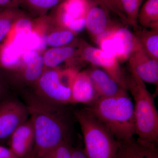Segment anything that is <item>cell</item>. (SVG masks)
<instances>
[{
    "mask_svg": "<svg viewBox=\"0 0 158 158\" xmlns=\"http://www.w3.org/2000/svg\"><path fill=\"white\" fill-rule=\"evenodd\" d=\"M45 69L42 53L31 50L24 55L17 68L10 71L3 70L11 89L22 92L31 90Z\"/></svg>",
    "mask_w": 158,
    "mask_h": 158,
    "instance_id": "ba28073f",
    "label": "cell"
},
{
    "mask_svg": "<svg viewBox=\"0 0 158 158\" xmlns=\"http://www.w3.org/2000/svg\"><path fill=\"white\" fill-rule=\"evenodd\" d=\"M30 117L25 104L13 98L0 102V142L9 139L19 126Z\"/></svg>",
    "mask_w": 158,
    "mask_h": 158,
    "instance_id": "9c48e42d",
    "label": "cell"
},
{
    "mask_svg": "<svg viewBox=\"0 0 158 158\" xmlns=\"http://www.w3.org/2000/svg\"><path fill=\"white\" fill-rule=\"evenodd\" d=\"M95 42L98 48L114 55L120 64L127 61L133 52L141 46L134 33L118 23Z\"/></svg>",
    "mask_w": 158,
    "mask_h": 158,
    "instance_id": "52a82bcc",
    "label": "cell"
},
{
    "mask_svg": "<svg viewBox=\"0 0 158 158\" xmlns=\"http://www.w3.org/2000/svg\"><path fill=\"white\" fill-rule=\"evenodd\" d=\"M23 158H35V157H34L33 156H32L30 154L29 155Z\"/></svg>",
    "mask_w": 158,
    "mask_h": 158,
    "instance_id": "f546056e",
    "label": "cell"
},
{
    "mask_svg": "<svg viewBox=\"0 0 158 158\" xmlns=\"http://www.w3.org/2000/svg\"><path fill=\"white\" fill-rule=\"evenodd\" d=\"M116 158H158V145L134 138L119 141Z\"/></svg>",
    "mask_w": 158,
    "mask_h": 158,
    "instance_id": "9a60e30c",
    "label": "cell"
},
{
    "mask_svg": "<svg viewBox=\"0 0 158 158\" xmlns=\"http://www.w3.org/2000/svg\"><path fill=\"white\" fill-rule=\"evenodd\" d=\"M21 0H0V8H19Z\"/></svg>",
    "mask_w": 158,
    "mask_h": 158,
    "instance_id": "4316f807",
    "label": "cell"
},
{
    "mask_svg": "<svg viewBox=\"0 0 158 158\" xmlns=\"http://www.w3.org/2000/svg\"><path fill=\"white\" fill-rule=\"evenodd\" d=\"M84 63H90L101 69L122 88L128 90V78L117 58L81 40L78 53L72 60L71 64L78 68L79 66Z\"/></svg>",
    "mask_w": 158,
    "mask_h": 158,
    "instance_id": "8992f818",
    "label": "cell"
},
{
    "mask_svg": "<svg viewBox=\"0 0 158 158\" xmlns=\"http://www.w3.org/2000/svg\"><path fill=\"white\" fill-rule=\"evenodd\" d=\"M9 140V148L19 158L31 154L34 146V131L30 117L14 131Z\"/></svg>",
    "mask_w": 158,
    "mask_h": 158,
    "instance_id": "7c38bea8",
    "label": "cell"
},
{
    "mask_svg": "<svg viewBox=\"0 0 158 158\" xmlns=\"http://www.w3.org/2000/svg\"><path fill=\"white\" fill-rule=\"evenodd\" d=\"M98 98L87 70L79 71L72 86L71 104L90 105Z\"/></svg>",
    "mask_w": 158,
    "mask_h": 158,
    "instance_id": "4fadbf2b",
    "label": "cell"
},
{
    "mask_svg": "<svg viewBox=\"0 0 158 158\" xmlns=\"http://www.w3.org/2000/svg\"><path fill=\"white\" fill-rule=\"evenodd\" d=\"M72 158H88L85 155L84 149L81 147H78L74 148L73 150Z\"/></svg>",
    "mask_w": 158,
    "mask_h": 158,
    "instance_id": "f1b7e54d",
    "label": "cell"
},
{
    "mask_svg": "<svg viewBox=\"0 0 158 158\" xmlns=\"http://www.w3.org/2000/svg\"><path fill=\"white\" fill-rule=\"evenodd\" d=\"M93 2L96 5L116 15L123 23L127 24L126 19L122 9L120 0H93Z\"/></svg>",
    "mask_w": 158,
    "mask_h": 158,
    "instance_id": "d4e9b609",
    "label": "cell"
},
{
    "mask_svg": "<svg viewBox=\"0 0 158 158\" xmlns=\"http://www.w3.org/2000/svg\"><path fill=\"white\" fill-rule=\"evenodd\" d=\"M127 61L130 68L134 69L144 83L158 86V60L150 57L141 46L133 52Z\"/></svg>",
    "mask_w": 158,
    "mask_h": 158,
    "instance_id": "30bf717a",
    "label": "cell"
},
{
    "mask_svg": "<svg viewBox=\"0 0 158 158\" xmlns=\"http://www.w3.org/2000/svg\"><path fill=\"white\" fill-rule=\"evenodd\" d=\"M22 94L34 127V144L31 155L39 157L63 142L69 141L70 126L64 106L43 101L29 90Z\"/></svg>",
    "mask_w": 158,
    "mask_h": 158,
    "instance_id": "6da1fadb",
    "label": "cell"
},
{
    "mask_svg": "<svg viewBox=\"0 0 158 158\" xmlns=\"http://www.w3.org/2000/svg\"><path fill=\"white\" fill-rule=\"evenodd\" d=\"M72 83L61 69L45 68L31 90L43 101L58 106L71 104Z\"/></svg>",
    "mask_w": 158,
    "mask_h": 158,
    "instance_id": "5b68a950",
    "label": "cell"
},
{
    "mask_svg": "<svg viewBox=\"0 0 158 158\" xmlns=\"http://www.w3.org/2000/svg\"><path fill=\"white\" fill-rule=\"evenodd\" d=\"M134 34L144 52L152 59L158 60V30L138 28Z\"/></svg>",
    "mask_w": 158,
    "mask_h": 158,
    "instance_id": "ac0fdd59",
    "label": "cell"
},
{
    "mask_svg": "<svg viewBox=\"0 0 158 158\" xmlns=\"http://www.w3.org/2000/svg\"><path fill=\"white\" fill-rule=\"evenodd\" d=\"M117 23L110 18L109 11L94 2L85 18V28L94 42Z\"/></svg>",
    "mask_w": 158,
    "mask_h": 158,
    "instance_id": "8fae6325",
    "label": "cell"
},
{
    "mask_svg": "<svg viewBox=\"0 0 158 158\" xmlns=\"http://www.w3.org/2000/svg\"><path fill=\"white\" fill-rule=\"evenodd\" d=\"M86 70L98 98L114 96L127 90L101 69L93 65Z\"/></svg>",
    "mask_w": 158,
    "mask_h": 158,
    "instance_id": "5bb4252c",
    "label": "cell"
},
{
    "mask_svg": "<svg viewBox=\"0 0 158 158\" xmlns=\"http://www.w3.org/2000/svg\"><path fill=\"white\" fill-rule=\"evenodd\" d=\"M130 68L128 89L135 101L134 113L137 140L158 145V113L154 100L135 72Z\"/></svg>",
    "mask_w": 158,
    "mask_h": 158,
    "instance_id": "3957f363",
    "label": "cell"
},
{
    "mask_svg": "<svg viewBox=\"0 0 158 158\" xmlns=\"http://www.w3.org/2000/svg\"><path fill=\"white\" fill-rule=\"evenodd\" d=\"M86 109L117 141H128L136 135L134 103L127 90L99 98Z\"/></svg>",
    "mask_w": 158,
    "mask_h": 158,
    "instance_id": "7a4b0ae2",
    "label": "cell"
},
{
    "mask_svg": "<svg viewBox=\"0 0 158 158\" xmlns=\"http://www.w3.org/2000/svg\"><path fill=\"white\" fill-rule=\"evenodd\" d=\"M65 0H21L20 6L32 17H40L46 15Z\"/></svg>",
    "mask_w": 158,
    "mask_h": 158,
    "instance_id": "44dd1931",
    "label": "cell"
},
{
    "mask_svg": "<svg viewBox=\"0 0 158 158\" xmlns=\"http://www.w3.org/2000/svg\"><path fill=\"white\" fill-rule=\"evenodd\" d=\"M23 11L19 8H0V45L8 37L15 22Z\"/></svg>",
    "mask_w": 158,
    "mask_h": 158,
    "instance_id": "7402d4cb",
    "label": "cell"
},
{
    "mask_svg": "<svg viewBox=\"0 0 158 158\" xmlns=\"http://www.w3.org/2000/svg\"><path fill=\"white\" fill-rule=\"evenodd\" d=\"M73 150L69 141H65L37 158H72Z\"/></svg>",
    "mask_w": 158,
    "mask_h": 158,
    "instance_id": "cb8c5ba5",
    "label": "cell"
},
{
    "mask_svg": "<svg viewBox=\"0 0 158 158\" xmlns=\"http://www.w3.org/2000/svg\"><path fill=\"white\" fill-rule=\"evenodd\" d=\"M81 40L65 46L50 48L42 53V58L45 68H56L62 63H67L75 58L80 49Z\"/></svg>",
    "mask_w": 158,
    "mask_h": 158,
    "instance_id": "2e32d148",
    "label": "cell"
},
{
    "mask_svg": "<svg viewBox=\"0 0 158 158\" xmlns=\"http://www.w3.org/2000/svg\"><path fill=\"white\" fill-rule=\"evenodd\" d=\"M11 86L2 69L0 68V102L6 98Z\"/></svg>",
    "mask_w": 158,
    "mask_h": 158,
    "instance_id": "484cf974",
    "label": "cell"
},
{
    "mask_svg": "<svg viewBox=\"0 0 158 158\" xmlns=\"http://www.w3.org/2000/svg\"><path fill=\"white\" fill-rule=\"evenodd\" d=\"M0 158H19L10 148L0 145Z\"/></svg>",
    "mask_w": 158,
    "mask_h": 158,
    "instance_id": "83f0119b",
    "label": "cell"
},
{
    "mask_svg": "<svg viewBox=\"0 0 158 158\" xmlns=\"http://www.w3.org/2000/svg\"><path fill=\"white\" fill-rule=\"evenodd\" d=\"M143 0H120L127 24L135 30L138 27L137 18Z\"/></svg>",
    "mask_w": 158,
    "mask_h": 158,
    "instance_id": "603a6c76",
    "label": "cell"
},
{
    "mask_svg": "<svg viewBox=\"0 0 158 158\" xmlns=\"http://www.w3.org/2000/svg\"><path fill=\"white\" fill-rule=\"evenodd\" d=\"M92 4L88 0H65L59 6L69 18L80 21L85 20Z\"/></svg>",
    "mask_w": 158,
    "mask_h": 158,
    "instance_id": "ffe728a7",
    "label": "cell"
},
{
    "mask_svg": "<svg viewBox=\"0 0 158 158\" xmlns=\"http://www.w3.org/2000/svg\"><path fill=\"white\" fill-rule=\"evenodd\" d=\"M84 138L88 158H116L119 141L87 109L75 111Z\"/></svg>",
    "mask_w": 158,
    "mask_h": 158,
    "instance_id": "277c9868",
    "label": "cell"
},
{
    "mask_svg": "<svg viewBox=\"0 0 158 158\" xmlns=\"http://www.w3.org/2000/svg\"><path fill=\"white\" fill-rule=\"evenodd\" d=\"M45 42L50 48L65 46L78 40L77 34L57 24L48 16Z\"/></svg>",
    "mask_w": 158,
    "mask_h": 158,
    "instance_id": "e0dca14e",
    "label": "cell"
},
{
    "mask_svg": "<svg viewBox=\"0 0 158 158\" xmlns=\"http://www.w3.org/2000/svg\"><path fill=\"white\" fill-rule=\"evenodd\" d=\"M137 22L144 28L158 30V0H146L139 10Z\"/></svg>",
    "mask_w": 158,
    "mask_h": 158,
    "instance_id": "d6986e66",
    "label": "cell"
}]
</instances>
